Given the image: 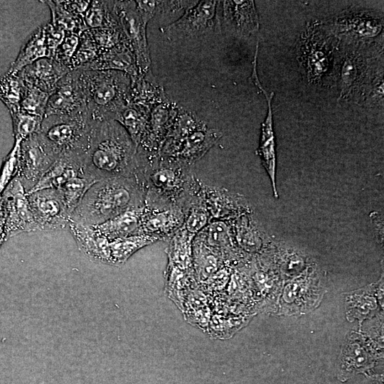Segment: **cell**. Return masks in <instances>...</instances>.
I'll return each mask as SVG.
<instances>
[{
    "instance_id": "obj_29",
    "label": "cell",
    "mask_w": 384,
    "mask_h": 384,
    "mask_svg": "<svg viewBox=\"0 0 384 384\" xmlns=\"http://www.w3.org/2000/svg\"><path fill=\"white\" fill-rule=\"evenodd\" d=\"M184 232L178 233L174 238L169 247V263L179 269L192 272V248L191 236L185 230Z\"/></svg>"
},
{
    "instance_id": "obj_21",
    "label": "cell",
    "mask_w": 384,
    "mask_h": 384,
    "mask_svg": "<svg viewBox=\"0 0 384 384\" xmlns=\"http://www.w3.org/2000/svg\"><path fill=\"white\" fill-rule=\"evenodd\" d=\"M45 57H50V55L46 41L45 26L42 25L31 34L7 72L18 73L26 66Z\"/></svg>"
},
{
    "instance_id": "obj_15",
    "label": "cell",
    "mask_w": 384,
    "mask_h": 384,
    "mask_svg": "<svg viewBox=\"0 0 384 384\" xmlns=\"http://www.w3.org/2000/svg\"><path fill=\"white\" fill-rule=\"evenodd\" d=\"M80 250L93 261L111 265L110 240L93 226L69 223Z\"/></svg>"
},
{
    "instance_id": "obj_7",
    "label": "cell",
    "mask_w": 384,
    "mask_h": 384,
    "mask_svg": "<svg viewBox=\"0 0 384 384\" xmlns=\"http://www.w3.org/2000/svg\"><path fill=\"white\" fill-rule=\"evenodd\" d=\"M58 158L38 133L19 143L16 177L21 181L26 193L32 190Z\"/></svg>"
},
{
    "instance_id": "obj_1",
    "label": "cell",
    "mask_w": 384,
    "mask_h": 384,
    "mask_svg": "<svg viewBox=\"0 0 384 384\" xmlns=\"http://www.w3.org/2000/svg\"><path fill=\"white\" fill-rule=\"evenodd\" d=\"M137 153V146L119 122L114 119L97 121L83 154V172L93 182L114 177H135Z\"/></svg>"
},
{
    "instance_id": "obj_35",
    "label": "cell",
    "mask_w": 384,
    "mask_h": 384,
    "mask_svg": "<svg viewBox=\"0 0 384 384\" xmlns=\"http://www.w3.org/2000/svg\"><path fill=\"white\" fill-rule=\"evenodd\" d=\"M92 38L101 50L114 47L123 41L119 27L87 29Z\"/></svg>"
},
{
    "instance_id": "obj_39",
    "label": "cell",
    "mask_w": 384,
    "mask_h": 384,
    "mask_svg": "<svg viewBox=\"0 0 384 384\" xmlns=\"http://www.w3.org/2000/svg\"><path fill=\"white\" fill-rule=\"evenodd\" d=\"M46 41L50 58H53L55 51L65 38V33L50 23L44 25Z\"/></svg>"
},
{
    "instance_id": "obj_37",
    "label": "cell",
    "mask_w": 384,
    "mask_h": 384,
    "mask_svg": "<svg viewBox=\"0 0 384 384\" xmlns=\"http://www.w3.org/2000/svg\"><path fill=\"white\" fill-rule=\"evenodd\" d=\"M185 215V225L187 233L194 234L201 230L208 223L209 214L201 205H190Z\"/></svg>"
},
{
    "instance_id": "obj_28",
    "label": "cell",
    "mask_w": 384,
    "mask_h": 384,
    "mask_svg": "<svg viewBox=\"0 0 384 384\" xmlns=\"http://www.w3.org/2000/svg\"><path fill=\"white\" fill-rule=\"evenodd\" d=\"M110 240L111 265H119L125 262L139 249L155 242L156 240L148 235H142Z\"/></svg>"
},
{
    "instance_id": "obj_3",
    "label": "cell",
    "mask_w": 384,
    "mask_h": 384,
    "mask_svg": "<svg viewBox=\"0 0 384 384\" xmlns=\"http://www.w3.org/2000/svg\"><path fill=\"white\" fill-rule=\"evenodd\" d=\"M74 70L93 121L114 119L129 102L132 79L128 74L117 70Z\"/></svg>"
},
{
    "instance_id": "obj_23",
    "label": "cell",
    "mask_w": 384,
    "mask_h": 384,
    "mask_svg": "<svg viewBox=\"0 0 384 384\" xmlns=\"http://www.w3.org/2000/svg\"><path fill=\"white\" fill-rule=\"evenodd\" d=\"M85 30L98 28H117L114 1H90L84 16Z\"/></svg>"
},
{
    "instance_id": "obj_10",
    "label": "cell",
    "mask_w": 384,
    "mask_h": 384,
    "mask_svg": "<svg viewBox=\"0 0 384 384\" xmlns=\"http://www.w3.org/2000/svg\"><path fill=\"white\" fill-rule=\"evenodd\" d=\"M221 133L203 127L176 141H165L161 148V157L189 166L199 159L218 140Z\"/></svg>"
},
{
    "instance_id": "obj_33",
    "label": "cell",
    "mask_w": 384,
    "mask_h": 384,
    "mask_svg": "<svg viewBox=\"0 0 384 384\" xmlns=\"http://www.w3.org/2000/svg\"><path fill=\"white\" fill-rule=\"evenodd\" d=\"M49 96V93L26 85V90L20 104L19 110L44 118Z\"/></svg>"
},
{
    "instance_id": "obj_31",
    "label": "cell",
    "mask_w": 384,
    "mask_h": 384,
    "mask_svg": "<svg viewBox=\"0 0 384 384\" xmlns=\"http://www.w3.org/2000/svg\"><path fill=\"white\" fill-rule=\"evenodd\" d=\"M102 52L88 30L84 31L80 36L78 46L70 60V68L73 70L82 68L94 60Z\"/></svg>"
},
{
    "instance_id": "obj_32",
    "label": "cell",
    "mask_w": 384,
    "mask_h": 384,
    "mask_svg": "<svg viewBox=\"0 0 384 384\" xmlns=\"http://www.w3.org/2000/svg\"><path fill=\"white\" fill-rule=\"evenodd\" d=\"M10 114L16 142H21L24 139L40 131L43 117L29 114L20 110Z\"/></svg>"
},
{
    "instance_id": "obj_27",
    "label": "cell",
    "mask_w": 384,
    "mask_h": 384,
    "mask_svg": "<svg viewBox=\"0 0 384 384\" xmlns=\"http://www.w3.org/2000/svg\"><path fill=\"white\" fill-rule=\"evenodd\" d=\"M192 261L198 281L204 282L215 273L218 268V258L210 247L196 239L193 245Z\"/></svg>"
},
{
    "instance_id": "obj_34",
    "label": "cell",
    "mask_w": 384,
    "mask_h": 384,
    "mask_svg": "<svg viewBox=\"0 0 384 384\" xmlns=\"http://www.w3.org/2000/svg\"><path fill=\"white\" fill-rule=\"evenodd\" d=\"M198 1H156V16L169 24L178 19L186 9Z\"/></svg>"
},
{
    "instance_id": "obj_20",
    "label": "cell",
    "mask_w": 384,
    "mask_h": 384,
    "mask_svg": "<svg viewBox=\"0 0 384 384\" xmlns=\"http://www.w3.org/2000/svg\"><path fill=\"white\" fill-rule=\"evenodd\" d=\"M151 109L148 106L129 100L127 105L114 119L126 129L137 146L146 133Z\"/></svg>"
},
{
    "instance_id": "obj_40",
    "label": "cell",
    "mask_w": 384,
    "mask_h": 384,
    "mask_svg": "<svg viewBox=\"0 0 384 384\" xmlns=\"http://www.w3.org/2000/svg\"><path fill=\"white\" fill-rule=\"evenodd\" d=\"M238 230V240L240 244L248 250L255 249L257 245L258 238L251 228L241 223Z\"/></svg>"
},
{
    "instance_id": "obj_19",
    "label": "cell",
    "mask_w": 384,
    "mask_h": 384,
    "mask_svg": "<svg viewBox=\"0 0 384 384\" xmlns=\"http://www.w3.org/2000/svg\"><path fill=\"white\" fill-rule=\"evenodd\" d=\"M144 208V206L129 210L107 222L91 226L109 240L142 235V217Z\"/></svg>"
},
{
    "instance_id": "obj_14",
    "label": "cell",
    "mask_w": 384,
    "mask_h": 384,
    "mask_svg": "<svg viewBox=\"0 0 384 384\" xmlns=\"http://www.w3.org/2000/svg\"><path fill=\"white\" fill-rule=\"evenodd\" d=\"M184 212L178 208H151L144 206L142 213V233L154 239L168 238L184 223Z\"/></svg>"
},
{
    "instance_id": "obj_25",
    "label": "cell",
    "mask_w": 384,
    "mask_h": 384,
    "mask_svg": "<svg viewBox=\"0 0 384 384\" xmlns=\"http://www.w3.org/2000/svg\"><path fill=\"white\" fill-rule=\"evenodd\" d=\"M183 312L186 319L203 329L208 328L210 309L206 296L198 289H193L188 294Z\"/></svg>"
},
{
    "instance_id": "obj_26",
    "label": "cell",
    "mask_w": 384,
    "mask_h": 384,
    "mask_svg": "<svg viewBox=\"0 0 384 384\" xmlns=\"http://www.w3.org/2000/svg\"><path fill=\"white\" fill-rule=\"evenodd\" d=\"M94 183L84 174H80L68 180L56 188L60 194L65 209L69 217L76 208L86 191Z\"/></svg>"
},
{
    "instance_id": "obj_2",
    "label": "cell",
    "mask_w": 384,
    "mask_h": 384,
    "mask_svg": "<svg viewBox=\"0 0 384 384\" xmlns=\"http://www.w3.org/2000/svg\"><path fill=\"white\" fill-rule=\"evenodd\" d=\"M144 206V192L135 177L105 178L88 188L70 215L69 223L97 225Z\"/></svg>"
},
{
    "instance_id": "obj_4",
    "label": "cell",
    "mask_w": 384,
    "mask_h": 384,
    "mask_svg": "<svg viewBox=\"0 0 384 384\" xmlns=\"http://www.w3.org/2000/svg\"><path fill=\"white\" fill-rule=\"evenodd\" d=\"M95 122L87 110L73 114L50 115L43 118L38 133L58 157L65 154L83 155Z\"/></svg>"
},
{
    "instance_id": "obj_36",
    "label": "cell",
    "mask_w": 384,
    "mask_h": 384,
    "mask_svg": "<svg viewBox=\"0 0 384 384\" xmlns=\"http://www.w3.org/2000/svg\"><path fill=\"white\" fill-rule=\"evenodd\" d=\"M203 237L200 238L208 246L220 247L225 245L229 238V229L222 222H214L208 225L201 232Z\"/></svg>"
},
{
    "instance_id": "obj_30",
    "label": "cell",
    "mask_w": 384,
    "mask_h": 384,
    "mask_svg": "<svg viewBox=\"0 0 384 384\" xmlns=\"http://www.w3.org/2000/svg\"><path fill=\"white\" fill-rule=\"evenodd\" d=\"M43 2L50 10L51 24L64 31L65 33H72L78 36L85 31L83 21L66 11L60 1H43Z\"/></svg>"
},
{
    "instance_id": "obj_17",
    "label": "cell",
    "mask_w": 384,
    "mask_h": 384,
    "mask_svg": "<svg viewBox=\"0 0 384 384\" xmlns=\"http://www.w3.org/2000/svg\"><path fill=\"white\" fill-rule=\"evenodd\" d=\"M83 155L65 154L45 172L38 183L28 193L44 188H57L68 180L84 174L82 168Z\"/></svg>"
},
{
    "instance_id": "obj_12",
    "label": "cell",
    "mask_w": 384,
    "mask_h": 384,
    "mask_svg": "<svg viewBox=\"0 0 384 384\" xmlns=\"http://www.w3.org/2000/svg\"><path fill=\"white\" fill-rule=\"evenodd\" d=\"M70 71L69 67L53 58L45 57L26 66L18 74L26 85L50 94L60 80Z\"/></svg>"
},
{
    "instance_id": "obj_6",
    "label": "cell",
    "mask_w": 384,
    "mask_h": 384,
    "mask_svg": "<svg viewBox=\"0 0 384 384\" xmlns=\"http://www.w3.org/2000/svg\"><path fill=\"white\" fill-rule=\"evenodd\" d=\"M114 12L123 40L132 49L139 75L151 70V58L146 39V23L135 1H114Z\"/></svg>"
},
{
    "instance_id": "obj_11",
    "label": "cell",
    "mask_w": 384,
    "mask_h": 384,
    "mask_svg": "<svg viewBox=\"0 0 384 384\" xmlns=\"http://www.w3.org/2000/svg\"><path fill=\"white\" fill-rule=\"evenodd\" d=\"M87 110L85 97L76 72L71 70L60 80L50 94L45 117L73 114Z\"/></svg>"
},
{
    "instance_id": "obj_13",
    "label": "cell",
    "mask_w": 384,
    "mask_h": 384,
    "mask_svg": "<svg viewBox=\"0 0 384 384\" xmlns=\"http://www.w3.org/2000/svg\"><path fill=\"white\" fill-rule=\"evenodd\" d=\"M80 68L121 71L128 74L132 81L139 76L135 55L124 40L114 47L103 50L94 60Z\"/></svg>"
},
{
    "instance_id": "obj_38",
    "label": "cell",
    "mask_w": 384,
    "mask_h": 384,
    "mask_svg": "<svg viewBox=\"0 0 384 384\" xmlns=\"http://www.w3.org/2000/svg\"><path fill=\"white\" fill-rule=\"evenodd\" d=\"M79 38L80 36L77 34L65 33L63 41L55 51L53 58L70 68V60L76 51Z\"/></svg>"
},
{
    "instance_id": "obj_22",
    "label": "cell",
    "mask_w": 384,
    "mask_h": 384,
    "mask_svg": "<svg viewBox=\"0 0 384 384\" xmlns=\"http://www.w3.org/2000/svg\"><path fill=\"white\" fill-rule=\"evenodd\" d=\"M187 272L169 263L165 285L166 292L182 311L186 297L193 289L191 288L193 277Z\"/></svg>"
},
{
    "instance_id": "obj_5",
    "label": "cell",
    "mask_w": 384,
    "mask_h": 384,
    "mask_svg": "<svg viewBox=\"0 0 384 384\" xmlns=\"http://www.w3.org/2000/svg\"><path fill=\"white\" fill-rule=\"evenodd\" d=\"M218 1H198L186 10L176 21L163 28L172 42L187 41L205 37L213 33L220 25Z\"/></svg>"
},
{
    "instance_id": "obj_9",
    "label": "cell",
    "mask_w": 384,
    "mask_h": 384,
    "mask_svg": "<svg viewBox=\"0 0 384 384\" xmlns=\"http://www.w3.org/2000/svg\"><path fill=\"white\" fill-rule=\"evenodd\" d=\"M26 196L38 230L55 231L68 225L70 217L58 189H40Z\"/></svg>"
},
{
    "instance_id": "obj_24",
    "label": "cell",
    "mask_w": 384,
    "mask_h": 384,
    "mask_svg": "<svg viewBox=\"0 0 384 384\" xmlns=\"http://www.w3.org/2000/svg\"><path fill=\"white\" fill-rule=\"evenodd\" d=\"M25 90L26 85L18 73L6 72L0 76V100L10 113L19 110Z\"/></svg>"
},
{
    "instance_id": "obj_16",
    "label": "cell",
    "mask_w": 384,
    "mask_h": 384,
    "mask_svg": "<svg viewBox=\"0 0 384 384\" xmlns=\"http://www.w3.org/2000/svg\"><path fill=\"white\" fill-rule=\"evenodd\" d=\"M255 84L263 92L266 97L268 112L267 117L262 124V132L260 146L257 151V154L260 156L262 164L266 169L270 178L273 194L274 198H278V193L276 188V152H275V140L273 129L272 112L271 107V101L274 96V92L268 94L261 87L258 78L253 79Z\"/></svg>"
},
{
    "instance_id": "obj_18",
    "label": "cell",
    "mask_w": 384,
    "mask_h": 384,
    "mask_svg": "<svg viewBox=\"0 0 384 384\" xmlns=\"http://www.w3.org/2000/svg\"><path fill=\"white\" fill-rule=\"evenodd\" d=\"M225 25L240 35H249L257 29V16L252 1H224Z\"/></svg>"
},
{
    "instance_id": "obj_8",
    "label": "cell",
    "mask_w": 384,
    "mask_h": 384,
    "mask_svg": "<svg viewBox=\"0 0 384 384\" xmlns=\"http://www.w3.org/2000/svg\"><path fill=\"white\" fill-rule=\"evenodd\" d=\"M2 206L6 239L21 233L38 230L26 193L16 176L4 191Z\"/></svg>"
},
{
    "instance_id": "obj_41",
    "label": "cell",
    "mask_w": 384,
    "mask_h": 384,
    "mask_svg": "<svg viewBox=\"0 0 384 384\" xmlns=\"http://www.w3.org/2000/svg\"><path fill=\"white\" fill-rule=\"evenodd\" d=\"M60 3L66 11L83 21V16L90 1H60Z\"/></svg>"
}]
</instances>
